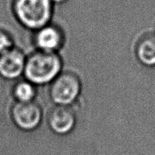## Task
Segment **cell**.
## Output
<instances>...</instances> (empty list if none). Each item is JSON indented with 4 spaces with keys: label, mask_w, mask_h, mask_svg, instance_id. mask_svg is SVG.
<instances>
[{
    "label": "cell",
    "mask_w": 155,
    "mask_h": 155,
    "mask_svg": "<svg viewBox=\"0 0 155 155\" xmlns=\"http://www.w3.org/2000/svg\"><path fill=\"white\" fill-rule=\"evenodd\" d=\"M61 59L56 52L39 50L26 58L24 74L33 84L52 82L60 74Z\"/></svg>",
    "instance_id": "6da1fadb"
},
{
    "label": "cell",
    "mask_w": 155,
    "mask_h": 155,
    "mask_svg": "<svg viewBox=\"0 0 155 155\" xmlns=\"http://www.w3.org/2000/svg\"><path fill=\"white\" fill-rule=\"evenodd\" d=\"M136 55L139 61L148 67L155 66V33H146L141 36L136 45Z\"/></svg>",
    "instance_id": "ba28073f"
},
{
    "label": "cell",
    "mask_w": 155,
    "mask_h": 155,
    "mask_svg": "<svg viewBox=\"0 0 155 155\" xmlns=\"http://www.w3.org/2000/svg\"><path fill=\"white\" fill-rule=\"evenodd\" d=\"M25 64L24 53L12 47L0 54V76L8 80L18 78L24 72Z\"/></svg>",
    "instance_id": "8992f818"
},
{
    "label": "cell",
    "mask_w": 155,
    "mask_h": 155,
    "mask_svg": "<svg viewBox=\"0 0 155 155\" xmlns=\"http://www.w3.org/2000/svg\"><path fill=\"white\" fill-rule=\"evenodd\" d=\"M153 32H154V33H155V24H154V31H153Z\"/></svg>",
    "instance_id": "7c38bea8"
},
{
    "label": "cell",
    "mask_w": 155,
    "mask_h": 155,
    "mask_svg": "<svg viewBox=\"0 0 155 155\" xmlns=\"http://www.w3.org/2000/svg\"><path fill=\"white\" fill-rule=\"evenodd\" d=\"M12 48V41L10 36L5 32L0 30V54Z\"/></svg>",
    "instance_id": "30bf717a"
},
{
    "label": "cell",
    "mask_w": 155,
    "mask_h": 155,
    "mask_svg": "<svg viewBox=\"0 0 155 155\" xmlns=\"http://www.w3.org/2000/svg\"><path fill=\"white\" fill-rule=\"evenodd\" d=\"M53 3L51 0H14L13 11L24 27L38 30L51 19Z\"/></svg>",
    "instance_id": "7a4b0ae2"
},
{
    "label": "cell",
    "mask_w": 155,
    "mask_h": 155,
    "mask_svg": "<svg viewBox=\"0 0 155 155\" xmlns=\"http://www.w3.org/2000/svg\"><path fill=\"white\" fill-rule=\"evenodd\" d=\"M42 115L41 107L34 101H18L12 110L14 123L20 129L25 131L35 130L40 124Z\"/></svg>",
    "instance_id": "277c9868"
},
{
    "label": "cell",
    "mask_w": 155,
    "mask_h": 155,
    "mask_svg": "<svg viewBox=\"0 0 155 155\" xmlns=\"http://www.w3.org/2000/svg\"><path fill=\"white\" fill-rule=\"evenodd\" d=\"M63 34L58 27L45 25L38 29L35 36V42L39 50L55 52L63 43Z\"/></svg>",
    "instance_id": "52a82bcc"
},
{
    "label": "cell",
    "mask_w": 155,
    "mask_h": 155,
    "mask_svg": "<svg viewBox=\"0 0 155 155\" xmlns=\"http://www.w3.org/2000/svg\"><path fill=\"white\" fill-rule=\"evenodd\" d=\"M81 91V82L77 74L72 72L60 74L52 81L50 89L51 98L61 105H71Z\"/></svg>",
    "instance_id": "3957f363"
},
{
    "label": "cell",
    "mask_w": 155,
    "mask_h": 155,
    "mask_svg": "<svg viewBox=\"0 0 155 155\" xmlns=\"http://www.w3.org/2000/svg\"><path fill=\"white\" fill-rule=\"evenodd\" d=\"M14 96L20 102H27L33 101L36 95L34 84L27 81H21L15 85L13 90Z\"/></svg>",
    "instance_id": "9c48e42d"
},
{
    "label": "cell",
    "mask_w": 155,
    "mask_h": 155,
    "mask_svg": "<svg viewBox=\"0 0 155 155\" xmlns=\"http://www.w3.org/2000/svg\"><path fill=\"white\" fill-rule=\"evenodd\" d=\"M49 127L55 133L65 135L72 131L77 122L76 112L71 105L57 104L48 115Z\"/></svg>",
    "instance_id": "5b68a950"
},
{
    "label": "cell",
    "mask_w": 155,
    "mask_h": 155,
    "mask_svg": "<svg viewBox=\"0 0 155 155\" xmlns=\"http://www.w3.org/2000/svg\"><path fill=\"white\" fill-rule=\"evenodd\" d=\"M54 3H62V2H66L67 0H51Z\"/></svg>",
    "instance_id": "8fae6325"
}]
</instances>
